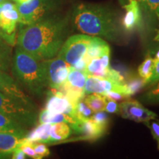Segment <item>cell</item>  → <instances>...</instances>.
<instances>
[{
  "label": "cell",
  "instance_id": "cell-1",
  "mask_svg": "<svg viewBox=\"0 0 159 159\" xmlns=\"http://www.w3.org/2000/svg\"><path fill=\"white\" fill-rule=\"evenodd\" d=\"M69 17L50 15L29 25H21L18 47L32 56L45 61L58 53L66 36Z\"/></svg>",
  "mask_w": 159,
  "mask_h": 159
},
{
  "label": "cell",
  "instance_id": "cell-2",
  "mask_svg": "<svg viewBox=\"0 0 159 159\" xmlns=\"http://www.w3.org/2000/svg\"><path fill=\"white\" fill-rule=\"evenodd\" d=\"M71 21L77 30L91 36L116 41L121 35L116 13L107 6L80 3L71 13Z\"/></svg>",
  "mask_w": 159,
  "mask_h": 159
},
{
  "label": "cell",
  "instance_id": "cell-3",
  "mask_svg": "<svg viewBox=\"0 0 159 159\" xmlns=\"http://www.w3.org/2000/svg\"><path fill=\"white\" fill-rule=\"evenodd\" d=\"M11 69L18 83L33 94L41 96L48 87L43 61L36 59L19 47L12 57Z\"/></svg>",
  "mask_w": 159,
  "mask_h": 159
},
{
  "label": "cell",
  "instance_id": "cell-4",
  "mask_svg": "<svg viewBox=\"0 0 159 159\" xmlns=\"http://www.w3.org/2000/svg\"><path fill=\"white\" fill-rule=\"evenodd\" d=\"M0 113L24 126L34 125L37 116L33 104L0 92Z\"/></svg>",
  "mask_w": 159,
  "mask_h": 159
},
{
  "label": "cell",
  "instance_id": "cell-5",
  "mask_svg": "<svg viewBox=\"0 0 159 159\" xmlns=\"http://www.w3.org/2000/svg\"><path fill=\"white\" fill-rule=\"evenodd\" d=\"M19 13L21 25H29L52 15L56 7V0H27L15 3Z\"/></svg>",
  "mask_w": 159,
  "mask_h": 159
},
{
  "label": "cell",
  "instance_id": "cell-6",
  "mask_svg": "<svg viewBox=\"0 0 159 159\" xmlns=\"http://www.w3.org/2000/svg\"><path fill=\"white\" fill-rule=\"evenodd\" d=\"M92 36L85 34L71 35L65 40L57 56L62 58L73 68L79 61L84 58Z\"/></svg>",
  "mask_w": 159,
  "mask_h": 159
},
{
  "label": "cell",
  "instance_id": "cell-7",
  "mask_svg": "<svg viewBox=\"0 0 159 159\" xmlns=\"http://www.w3.org/2000/svg\"><path fill=\"white\" fill-rule=\"evenodd\" d=\"M43 62L47 86L50 88L51 90H61L66 80L71 67L58 56L45 60Z\"/></svg>",
  "mask_w": 159,
  "mask_h": 159
},
{
  "label": "cell",
  "instance_id": "cell-8",
  "mask_svg": "<svg viewBox=\"0 0 159 159\" xmlns=\"http://www.w3.org/2000/svg\"><path fill=\"white\" fill-rule=\"evenodd\" d=\"M87 77L88 75L84 71L71 67L66 80L59 91H61L71 102L76 105L79 101L83 100L85 96V85Z\"/></svg>",
  "mask_w": 159,
  "mask_h": 159
},
{
  "label": "cell",
  "instance_id": "cell-9",
  "mask_svg": "<svg viewBox=\"0 0 159 159\" xmlns=\"http://www.w3.org/2000/svg\"><path fill=\"white\" fill-rule=\"evenodd\" d=\"M107 91H116L126 98L131 96V93L125 83L110 78L88 75L85 85V94L92 93L102 94Z\"/></svg>",
  "mask_w": 159,
  "mask_h": 159
},
{
  "label": "cell",
  "instance_id": "cell-10",
  "mask_svg": "<svg viewBox=\"0 0 159 159\" xmlns=\"http://www.w3.org/2000/svg\"><path fill=\"white\" fill-rule=\"evenodd\" d=\"M119 105V115L123 118L130 119L137 122H148L157 117L156 113L152 112L134 99L124 101Z\"/></svg>",
  "mask_w": 159,
  "mask_h": 159
},
{
  "label": "cell",
  "instance_id": "cell-11",
  "mask_svg": "<svg viewBox=\"0 0 159 159\" xmlns=\"http://www.w3.org/2000/svg\"><path fill=\"white\" fill-rule=\"evenodd\" d=\"M45 109L49 112L65 114L77 119L75 111V105L71 102L61 91L52 90L47 98Z\"/></svg>",
  "mask_w": 159,
  "mask_h": 159
},
{
  "label": "cell",
  "instance_id": "cell-12",
  "mask_svg": "<svg viewBox=\"0 0 159 159\" xmlns=\"http://www.w3.org/2000/svg\"><path fill=\"white\" fill-rule=\"evenodd\" d=\"M19 21V13L16 4L3 2L0 13L1 31L7 35H16V29Z\"/></svg>",
  "mask_w": 159,
  "mask_h": 159
},
{
  "label": "cell",
  "instance_id": "cell-13",
  "mask_svg": "<svg viewBox=\"0 0 159 159\" xmlns=\"http://www.w3.org/2000/svg\"><path fill=\"white\" fill-rule=\"evenodd\" d=\"M0 92L33 104L29 97L21 89L18 81L7 71H0Z\"/></svg>",
  "mask_w": 159,
  "mask_h": 159
},
{
  "label": "cell",
  "instance_id": "cell-14",
  "mask_svg": "<svg viewBox=\"0 0 159 159\" xmlns=\"http://www.w3.org/2000/svg\"><path fill=\"white\" fill-rule=\"evenodd\" d=\"M39 120L40 123H50V124L66 122L71 127V128L75 132L78 133V134L80 132V127L81 124V121L74 118V117H71L65 114L52 113L46 110V109L41 111V114H39Z\"/></svg>",
  "mask_w": 159,
  "mask_h": 159
},
{
  "label": "cell",
  "instance_id": "cell-15",
  "mask_svg": "<svg viewBox=\"0 0 159 159\" xmlns=\"http://www.w3.org/2000/svg\"><path fill=\"white\" fill-rule=\"evenodd\" d=\"M139 7V3L135 0H129L128 5L124 6L126 13L122 21V25L127 31H132L140 23L141 12Z\"/></svg>",
  "mask_w": 159,
  "mask_h": 159
},
{
  "label": "cell",
  "instance_id": "cell-16",
  "mask_svg": "<svg viewBox=\"0 0 159 159\" xmlns=\"http://www.w3.org/2000/svg\"><path fill=\"white\" fill-rule=\"evenodd\" d=\"M106 129V126L97 124L89 118L81 122L79 134H83L84 139L95 140L100 138L105 133Z\"/></svg>",
  "mask_w": 159,
  "mask_h": 159
},
{
  "label": "cell",
  "instance_id": "cell-17",
  "mask_svg": "<svg viewBox=\"0 0 159 159\" xmlns=\"http://www.w3.org/2000/svg\"><path fill=\"white\" fill-rule=\"evenodd\" d=\"M25 137L0 131V152L11 153L25 142Z\"/></svg>",
  "mask_w": 159,
  "mask_h": 159
},
{
  "label": "cell",
  "instance_id": "cell-18",
  "mask_svg": "<svg viewBox=\"0 0 159 159\" xmlns=\"http://www.w3.org/2000/svg\"><path fill=\"white\" fill-rule=\"evenodd\" d=\"M110 51V47L105 40L100 39L99 37L92 36L84 60L88 63L91 59L102 56L103 54Z\"/></svg>",
  "mask_w": 159,
  "mask_h": 159
},
{
  "label": "cell",
  "instance_id": "cell-19",
  "mask_svg": "<svg viewBox=\"0 0 159 159\" xmlns=\"http://www.w3.org/2000/svg\"><path fill=\"white\" fill-rule=\"evenodd\" d=\"M0 131L19 135L23 137L27 136L28 133L25 126L1 113H0Z\"/></svg>",
  "mask_w": 159,
  "mask_h": 159
},
{
  "label": "cell",
  "instance_id": "cell-20",
  "mask_svg": "<svg viewBox=\"0 0 159 159\" xmlns=\"http://www.w3.org/2000/svg\"><path fill=\"white\" fill-rule=\"evenodd\" d=\"M50 123H40L39 126L27 133L25 138L30 142H42L49 144L50 142Z\"/></svg>",
  "mask_w": 159,
  "mask_h": 159
},
{
  "label": "cell",
  "instance_id": "cell-21",
  "mask_svg": "<svg viewBox=\"0 0 159 159\" xmlns=\"http://www.w3.org/2000/svg\"><path fill=\"white\" fill-rule=\"evenodd\" d=\"M71 127L66 122L52 124L50 128V142L54 143L65 140L71 134Z\"/></svg>",
  "mask_w": 159,
  "mask_h": 159
},
{
  "label": "cell",
  "instance_id": "cell-22",
  "mask_svg": "<svg viewBox=\"0 0 159 159\" xmlns=\"http://www.w3.org/2000/svg\"><path fill=\"white\" fill-rule=\"evenodd\" d=\"M83 101L92 110L93 112L95 113L105 110L106 97L99 93H92L87 94L86 97L85 96Z\"/></svg>",
  "mask_w": 159,
  "mask_h": 159
},
{
  "label": "cell",
  "instance_id": "cell-23",
  "mask_svg": "<svg viewBox=\"0 0 159 159\" xmlns=\"http://www.w3.org/2000/svg\"><path fill=\"white\" fill-rule=\"evenodd\" d=\"M155 64L154 58L151 57V55H147L142 64L139 66L138 72L141 78L144 80L145 84L146 82L150 79L152 74V70Z\"/></svg>",
  "mask_w": 159,
  "mask_h": 159
},
{
  "label": "cell",
  "instance_id": "cell-24",
  "mask_svg": "<svg viewBox=\"0 0 159 159\" xmlns=\"http://www.w3.org/2000/svg\"><path fill=\"white\" fill-rule=\"evenodd\" d=\"M12 57L11 46L0 48V71H9L11 68Z\"/></svg>",
  "mask_w": 159,
  "mask_h": 159
},
{
  "label": "cell",
  "instance_id": "cell-25",
  "mask_svg": "<svg viewBox=\"0 0 159 159\" xmlns=\"http://www.w3.org/2000/svg\"><path fill=\"white\" fill-rule=\"evenodd\" d=\"M75 111H76L77 118L81 122L87 119H89L91 116V115L94 114L92 110L85 104L83 99L79 101L75 105Z\"/></svg>",
  "mask_w": 159,
  "mask_h": 159
},
{
  "label": "cell",
  "instance_id": "cell-26",
  "mask_svg": "<svg viewBox=\"0 0 159 159\" xmlns=\"http://www.w3.org/2000/svg\"><path fill=\"white\" fill-rule=\"evenodd\" d=\"M142 97L143 100L150 104L159 103V82L157 83L156 86L146 93Z\"/></svg>",
  "mask_w": 159,
  "mask_h": 159
},
{
  "label": "cell",
  "instance_id": "cell-27",
  "mask_svg": "<svg viewBox=\"0 0 159 159\" xmlns=\"http://www.w3.org/2000/svg\"><path fill=\"white\" fill-rule=\"evenodd\" d=\"M33 148H34L37 159L43 158V157L48 156L50 154L49 148H47L45 143L33 142Z\"/></svg>",
  "mask_w": 159,
  "mask_h": 159
},
{
  "label": "cell",
  "instance_id": "cell-28",
  "mask_svg": "<svg viewBox=\"0 0 159 159\" xmlns=\"http://www.w3.org/2000/svg\"><path fill=\"white\" fill-rule=\"evenodd\" d=\"M130 90L131 95L135 94L137 91L140 90L145 84L144 80L142 78H134L130 80L128 83H125Z\"/></svg>",
  "mask_w": 159,
  "mask_h": 159
},
{
  "label": "cell",
  "instance_id": "cell-29",
  "mask_svg": "<svg viewBox=\"0 0 159 159\" xmlns=\"http://www.w3.org/2000/svg\"><path fill=\"white\" fill-rule=\"evenodd\" d=\"M90 119L94 121V122L97 123V124L108 127V116L106 113L104 112V111H97V112L94 113L91 115Z\"/></svg>",
  "mask_w": 159,
  "mask_h": 159
},
{
  "label": "cell",
  "instance_id": "cell-30",
  "mask_svg": "<svg viewBox=\"0 0 159 159\" xmlns=\"http://www.w3.org/2000/svg\"><path fill=\"white\" fill-rule=\"evenodd\" d=\"M33 142H30V141L26 139L25 142L19 148L22 150V151L25 152L27 156L32 158L37 159L36 155H35V152L34 151V148H33Z\"/></svg>",
  "mask_w": 159,
  "mask_h": 159
},
{
  "label": "cell",
  "instance_id": "cell-31",
  "mask_svg": "<svg viewBox=\"0 0 159 159\" xmlns=\"http://www.w3.org/2000/svg\"><path fill=\"white\" fill-rule=\"evenodd\" d=\"M104 111L110 114H119V105L116 100L106 98Z\"/></svg>",
  "mask_w": 159,
  "mask_h": 159
},
{
  "label": "cell",
  "instance_id": "cell-32",
  "mask_svg": "<svg viewBox=\"0 0 159 159\" xmlns=\"http://www.w3.org/2000/svg\"><path fill=\"white\" fill-rule=\"evenodd\" d=\"M145 125L150 129L151 134H152L153 139L156 141L158 150H159V122L150 121V122H145Z\"/></svg>",
  "mask_w": 159,
  "mask_h": 159
},
{
  "label": "cell",
  "instance_id": "cell-33",
  "mask_svg": "<svg viewBox=\"0 0 159 159\" xmlns=\"http://www.w3.org/2000/svg\"><path fill=\"white\" fill-rule=\"evenodd\" d=\"M159 82V60L155 61V64L152 70V74L146 82V85H152Z\"/></svg>",
  "mask_w": 159,
  "mask_h": 159
},
{
  "label": "cell",
  "instance_id": "cell-34",
  "mask_svg": "<svg viewBox=\"0 0 159 159\" xmlns=\"http://www.w3.org/2000/svg\"><path fill=\"white\" fill-rule=\"evenodd\" d=\"M145 8L155 15L159 14V0H146Z\"/></svg>",
  "mask_w": 159,
  "mask_h": 159
},
{
  "label": "cell",
  "instance_id": "cell-35",
  "mask_svg": "<svg viewBox=\"0 0 159 159\" xmlns=\"http://www.w3.org/2000/svg\"><path fill=\"white\" fill-rule=\"evenodd\" d=\"M101 94H102L103 96H105L106 98L114 99V100L116 101L121 100V99L126 98V97L123 96L122 94H119L118 92H116V91H107V92H104Z\"/></svg>",
  "mask_w": 159,
  "mask_h": 159
},
{
  "label": "cell",
  "instance_id": "cell-36",
  "mask_svg": "<svg viewBox=\"0 0 159 159\" xmlns=\"http://www.w3.org/2000/svg\"><path fill=\"white\" fill-rule=\"evenodd\" d=\"M26 156H27L23 152L22 150L20 148H18L13 150V152H12L11 158L13 159H24L26 158Z\"/></svg>",
  "mask_w": 159,
  "mask_h": 159
},
{
  "label": "cell",
  "instance_id": "cell-37",
  "mask_svg": "<svg viewBox=\"0 0 159 159\" xmlns=\"http://www.w3.org/2000/svg\"><path fill=\"white\" fill-rule=\"evenodd\" d=\"M0 37H2V39H5L11 46L13 45L15 43L16 35H7L6 34V33H1V32H0Z\"/></svg>",
  "mask_w": 159,
  "mask_h": 159
},
{
  "label": "cell",
  "instance_id": "cell-38",
  "mask_svg": "<svg viewBox=\"0 0 159 159\" xmlns=\"http://www.w3.org/2000/svg\"><path fill=\"white\" fill-rule=\"evenodd\" d=\"M11 46L9 44L5 39H2V37H0V48H3V47H7Z\"/></svg>",
  "mask_w": 159,
  "mask_h": 159
},
{
  "label": "cell",
  "instance_id": "cell-39",
  "mask_svg": "<svg viewBox=\"0 0 159 159\" xmlns=\"http://www.w3.org/2000/svg\"><path fill=\"white\" fill-rule=\"evenodd\" d=\"M137 2L139 3V6H143V7H145V3H146V0H135Z\"/></svg>",
  "mask_w": 159,
  "mask_h": 159
},
{
  "label": "cell",
  "instance_id": "cell-40",
  "mask_svg": "<svg viewBox=\"0 0 159 159\" xmlns=\"http://www.w3.org/2000/svg\"><path fill=\"white\" fill-rule=\"evenodd\" d=\"M156 16L158 17V20H159V14L157 15ZM154 39H155V41H158V42H159V27H158V31H157V33H156V37H155Z\"/></svg>",
  "mask_w": 159,
  "mask_h": 159
},
{
  "label": "cell",
  "instance_id": "cell-41",
  "mask_svg": "<svg viewBox=\"0 0 159 159\" xmlns=\"http://www.w3.org/2000/svg\"><path fill=\"white\" fill-rule=\"evenodd\" d=\"M159 60V50L158 51V52L156 54V56L154 57V61H158Z\"/></svg>",
  "mask_w": 159,
  "mask_h": 159
},
{
  "label": "cell",
  "instance_id": "cell-42",
  "mask_svg": "<svg viewBox=\"0 0 159 159\" xmlns=\"http://www.w3.org/2000/svg\"><path fill=\"white\" fill-rule=\"evenodd\" d=\"M1 7H2V3L0 4V13H1ZM0 32H1V33H3V32L1 31V30H0Z\"/></svg>",
  "mask_w": 159,
  "mask_h": 159
},
{
  "label": "cell",
  "instance_id": "cell-43",
  "mask_svg": "<svg viewBox=\"0 0 159 159\" xmlns=\"http://www.w3.org/2000/svg\"><path fill=\"white\" fill-rule=\"evenodd\" d=\"M5 0H0V4H1V3H2L3 2H5Z\"/></svg>",
  "mask_w": 159,
  "mask_h": 159
}]
</instances>
